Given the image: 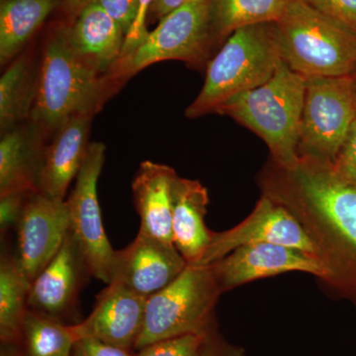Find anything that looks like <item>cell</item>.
Returning <instances> with one entry per match:
<instances>
[{
    "mask_svg": "<svg viewBox=\"0 0 356 356\" xmlns=\"http://www.w3.org/2000/svg\"><path fill=\"white\" fill-rule=\"evenodd\" d=\"M257 184L305 229L329 273L325 285L356 307V184L332 163L310 156L290 166L269 159Z\"/></svg>",
    "mask_w": 356,
    "mask_h": 356,
    "instance_id": "cell-1",
    "label": "cell"
},
{
    "mask_svg": "<svg viewBox=\"0 0 356 356\" xmlns=\"http://www.w3.org/2000/svg\"><path fill=\"white\" fill-rule=\"evenodd\" d=\"M118 88L109 74H98L79 57L70 43V23H62L44 41L30 121L54 133L70 117L95 115Z\"/></svg>",
    "mask_w": 356,
    "mask_h": 356,
    "instance_id": "cell-2",
    "label": "cell"
},
{
    "mask_svg": "<svg viewBox=\"0 0 356 356\" xmlns=\"http://www.w3.org/2000/svg\"><path fill=\"white\" fill-rule=\"evenodd\" d=\"M306 77L280 58L273 76L259 88L235 96L216 110L261 138L276 165L299 159L298 144Z\"/></svg>",
    "mask_w": 356,
    "mask_h": 356,
    "instance_id": "cell-3",
    "label": "cell"
},
{
    "mask_svg": "<svg viewBox=\"0 0 356 356\" xmlns=\"http://www.w3.org/2000/svg\"><path fill=\"white\" fill-rule=\"evenodd\" d=\"M280 58L305 77L356 76V33L306 0H289L274 22Z\"/></svg>",
    "mask_w": 356,
    "mask_h": 356,
    "instance_id": "cell-4",
    "label": "cell"
},
{
    "mask_svg": "<svg viewBox=\"0 0 356 356\" xmlns=\"http://www.w3.org/2000/svg\"><path fill=\"white\" fill-rule=\"evenodd\" d=\"M280 58L274 22L236 30L206 65L202 89L185 116L216 113L228 100L267 83Z\"/></svg>",
    "mask_w": 356,
    "mask_h": 356,
    "instance_id": "cell-5",
    "label": "cell"
},
{
    "mask_svg": "<svg viewBox=\"0 0 356 356\" xmlns=\"http://www.w3.org/2000/svg\"><path fill=\"white\" fill-rule=\"evenodd\" d=\"M222 292L209 266H188L172 283L147 298L144 325L134 350L218 329L215 309Z\"/></svg>",
    "mask_w": 356,
    "mask_h": 356,
    "instance_id": "cell-6",
    "label": "cell"
},
{
    "mask_svg": "<svg viewBox=\"0 0 356 356\" xmlns=\"http://www.w3.org/2000/svg\"><path fill=\"white\" fill-rule=\"evenodd\" d=\"M216 46L211 21V0H194L159 20L137 49L119 58L109 76L119 86L136 74L163 60H181L191 67L209 62Z\"/></svg>",
    "mask_w": 356,
    "mask_h": 356,
    "instance_id": "cell-7",
    "label": "cell"
},
{
    "mask_svg": "<svg viewBox=\"0 0 356 356\" xmlns=\"http://www.w3.org/2000/svg\"><path fill=\"white\" fill-rule=\"evenodd\" d=\"M355 118L353 77H306L299 156L334 163Z\"/></svg>",
    "mask_w": 356,
    "mask_h": 356,
    "instance_id": "cell-8",
    "label": "cell"
},
{
    "mask_svg": "<svg viewBox=\"0 0 356 356\" xmlns=\"http://www.w3.org/2000/svg\"><path fill=\"white\" fill-rule=\"evenodd\" d=\"M103 143L89 144L88 154L76 178V185L65 200L70 218V232L76 241L88 264L91 277L109 284L112 248L102 224L97 184L105 161Z\"/></svg>",
    "mask_w": 356,
    "mask_h": 356,
    "instance_id": "cell-9",
    "label": "cell"
},
{
    "mask_svg": "<svg viewBox=\"0 0 356 356\" xmlns=\"http://www.w3.org/2000/svg\"><path fill=\"white\" fill-rule=\"evenodd\" d=\"M266 243L298 248L317 257L298 220L284 206L261 194L254 209L240 224L227 231H212L209 245L195 266H210L236 248Z\"/></svg>",
    "mask_w": 356,
    "mask_h": 356,
    "instance_id": "cell-10",
    "label": "cell"
},
{
    "mask_svg": "<svg viewBox=\"0 0 356 356\" xmlns=\"http://www.w3.org/2000/svg\"><path fill=\"white\" fill-rule=\"evenodd\" d=\"M222 294L262 278L286 273L311 274L325 284L329 273L315 255L276 243H254L236 248L210 264Z\"/></svg>",
    "mask_w": 356,
    "mask_h": 356,
    "instance_id": "cell-11",
    "label": "cell"
},
{
    "mask_svg": "<svg viewBox=\"0 0 356 356\" xmlns=\"http://www.w3.org/2000/svg\"><path fill=\"white\" fill-rule=\"evenodd\" d=\"M70 232L65 200L30 193L16 227V259L27 280L33 282L57 254Z\"/></svg>",
    "mask_w": 356,
    "mask_h": 356,
    "instance_id": "cell-12",
    "label": "cell"
},
{
    "mask_svg": "<svg viewBox=\"0 0 356 356\" xmlns=\"http://www.w3.org/2000/svg\"><path fill=\"white\" fill-rule=\"evenodd\" d=\"M187 266L172 243L138 233L130 245L115 250L110 283H121L149 298L172 283Z\"/></svg>",
    "mask_w": 356,
    "mask_h": 356,
    "instance_id": "cell-13",
    "label": "cell"
},
{
    "mask_svg": "<svg viewBox=\"0 0 356 356\" xmlns=\"http://www.w3.org/2000/svg\"><path fill=\"white\" fill-rule=\"evenodd\" d=\"M88 277V264L69 232L57 254L31 283L28 310L64 322L76 313L79 293Z\"/></svg>",
    "mask_w": 356,
    "mask_h": 356,
    "instance_id": "cell-14",
    "label": "cell"
},
{
    "mask_svg": "<svg viewBox=\"0 0 356 356\" xmlns=\"http://www.w3.org/2000/svg\"><path fill=\"white\" fill-rule=\"evenodd\" d=\"M147 298L118 282H111L96 297L93 311L72 325L77 341L95 337L104 343L134 350L145 320Z\"/></svg>",
    "mask_w": 356,
    "mask_h": 356,
    "instance_id": "cell-15",
    "label": "cell"
},
{
    "mask_svg": "<svg viewBox=\"0 0 356 356\" xmlns=\"http://www.w3.org/2000/svg\"><path fill=\"white\" fill-rule=\"evenodd\" d=\"M92 114L70 117L54 132L44 147L37 191L44 196L65 200L67 188L76 178L88 154Z\"/></svg>",
    "mask_w": 356,
    "mask_h": 356,
    "instance_id": "cell-16",
    "label": "cell"
},
{
    "mask_svg": "<svg viewBox=\"0 0 356 356\" xmlns=\"http://www.w3.org/2000/svg\"><path fill=\"white\" fill-rule=\"evenodd\" d=\"M177 177L170 166L146 161L140 163L132 182L139 233L172 245V184Z\"/></svg>",
    "mask_w": 356,
    "mask_h": 356,
    "instance_id": "cell-17",
    "label": "cell"
},
{
    "mask_svg": "<svg viewBox=\"0 0 356 356\" xmlns=\"http://www.w3.org/2000/svg\"><path fill=\"white\" fill-rule=\"evenodd\" d=\"M125 33L100 6L89 3L70 23V43L79 57L102 76H107L118 62L125 42Z\"/></svg>",
    "mask_w": 356,
    "mask_h": 356,
    "instance_id": "cell-18",
    "label": "cell"
},
{
    "mask_svg": "<svg viewBox=\"0 0 356 356\" xmlns=\"http://www.w3.org/2000/svg\"><path fill=\"white\" fill-rule=\"evenodd\" d=\"M207 188L198 180L177 177L172 184L173 245L187 264L195 266L209 245L212 231L205 224Z\"/></svg>",
    "mask_w": 356,
    "mask_h": 356,
    "instance_id": "cell-19",
    "label": "cell"
},
{
    "mask_svg": "<svg viewBox=\"0 0 356 356\" xmlns=\"http://www.w3.org/2000/svg\"><path fill=\"white\" fill-rule=\"evenodd\" d=\"M46 134L30 123L2 134L0 140V195L37 191Z\"/></svg>",
    "mask_w": 356,
    "mask_h": 356,
    "instance_id": "cell-20",
    "label": "cell"
},
{
    "mask_svg": "<svg viewBox=\"0 0 356 356\" xmlns=\"http://www.w3.org/2000/svg\"><path fill=\"white\" fill-rule=\"evenodd\" d=\"M60 0H1L0 63L6 65L24 48Z\"/></svg>",
    "mask_w": 356,
    "mask_h": 356,
    "instance_id": "cell-21",
    "label": "cell"
},
{
    "mask_svg": "<svg viewBox=\"0 0 356 356\" xmlns=\"http://www.w3.org/2000/svg\"><path fill=\"white\" fill-rule=\"evenodd\" d=\"M39 69L30 54L18 56L0 79V129L6 133L31 119Z\"/></svg>",
    "mask_w": 356,
    "mask_h": 356,
    "instance_id": "cell-22",
    "label": "cell"
},
{
    "mask_svg": "<svg viewBox=\"0 0 356 356\" xmlns=\"http://www.w3.org/2000/svg\"><path fill=\"white\" fill-rule=\"evenodd\" d=\"M31 282L21 270L15 254L2 252L0 261V341L20 343L28 312Z\"/></svg>",
    "mask_w": 356,
    "mask_h": 356,
    "instance_id": "cell-23",
    "label": "cell"
},
{
    "mask_svg": "<svg viewBox=\"0 0 356 356\" xmlns=\"http://www.w3.org/2000/svg\"><path fill=\"white\" fill-rule=\"evenodd\" d=\"M289 0H211V21L216 44L248 26L280 19Z\"/></svg>",
    "mask_w": 356,
    "mask_h": 356,
    "instance_id": "cell-24",
    "label": "cell"
},
{
    "mask_svg": "<svg viewBox=\"0 0 356 356\" xmlns=\"http://www.w3.org/2000/svg\"><path fill=\"white\" fill-rule=\"evenodd\" d=\"M77 337L72 325L28 310L20 344L25 356H72Z\"/></svg>",
    "mask_w": 356,
    "mask_h": 356,
    "instance_id": "cell-25",
    "label": "cell"
},
{
    "mask_svg": "<svg viewBox=\"0 0 356 356\" xmlns=\"http://www.w3.org/2000/svg\"><path fill=\"white\" fill-rule=\"evenodd\" d=\"M206 334H188L156 341L140 348L136 356H196Z\"/></svg>",
    "mask_w": 356,
    "mask_h": 356,
    "instance_id": "cell-26",
    "label": "cell"
},
{
    "mask_svg": "<svg viewBox=\"0 0 356 356\" xmlns=\"http://www.w3.org/2000/svg\"><path fill=\"white\" fill-rule=\"evenodd\" d=\"M30 193L32 192L15 191L0 195V232L2 238L11 229H16Z\"/></svg>",
    "mask_w": 356,
    "mask_h": 356,
    "instance_id": "cell-27",
    "label": "cell"
},
{
    "mask_svg": "<svg viewBox=\"0 0 356 356\" xmlns=\"http://www.w3.org/2000/svg\"><path fill=\"white\" fill-rule=\"evenodd\" d=\"M344 27L356 33V0H306Z\"/></svg>",
    "mask_w": 356,
    "mask_h": 356,
    "instance_id": "cell-28",
    "label": "cell"
},
{
    "mask_svg": "<svg viewBox=\"0 0 356 356\" xmlns=\"http://www.w3.org/2000/svg\"><path fill=\"white\" fill-rule=\"evenodd\" d=\"M332 165L339 175L356 184V118Z\"/></svg>",
    "mask_w": 356,
    "mask_h": 356,
    "instance_id": "cell-29",
    "label": "cell"
},
{
    "mask_svg": "<svg viewBox=\"0 0 356 356\" xmlns=\"http://www.w3.org/2000/svg\"><path fill=\"white\" fill-rule=\"evenodd\" d=\"M154 0H139L137 15L125 37L121 57H125L140 46L147 35V19Z\"/></svg>",
    "mask_w": 356,
    "mask_h": 356,
    "instance_id": "cell-30",
    "label": "cell"
},
{
    "mask_svg": "<svg viewBox=\"0 0 356 356\" xmlns=\"http://www.w3.org/2000/svg\"><path fill=\"white\" fill-rule=\"evenodd\" d=\"M72 356H136L129 348H120L95 339L81 337L74 343Z\"/></svg>",
    "mask_w": 356,
    "mask_h": 356,
    "instance_id": "cell-31",
    "label": "cell"
},
{
    "mask_svg": "<svg viewBox=\"0 0 356 356\" xmlns=\"http://www.w3.org/2000/svg\"><path fill=\"white\" fill-rule=\"evenodd\" d=\"M98 2L127 35L137 15L139 0H98Z\"/></svg>",
    "mask_w": 356,
    "mask_h": 356,
    "instance_id": "cell-32",
    "label": "cell"
},
{
    "mask_svg": "<svg viewBox=\"0 0 356 356\" xmlns=\"http://www.w3.org/2000/svg\"><path fill=\"white\" fill-rule=\"evenodd\" d=\"M196 356H248L241 346L229 343L220 334L218 329L206 334Z\"/></svg>",
    "mask_w": 356,
    "mask_h": 356,
    "instance_id": "cell-33",
    "label": "cell"
},
{
    "mask_svg": "<svg viewBox=\"0 0 356 356\" xmlns=\"http://www.w3.org/2000/svg\"><path fill=\"white\" fill-rule=\"evenodd\" d=\"M191 1H194V0H154L151 10H149V15L156 19L161 20L172 11L177 10L179 7Z\"/></svg>",
    "mask_w": 356,
    "mask_h": 356,
    "instance_id": "cell-34",
    "label": "cell"
},
{
    "mask_svg": "<svg viewBox=\"0 0 356 356\" xmlns=\"http://www.w3.org/2000/svg\"><path fill=\"white\" fill-rule=\"evenodd\" d=\"M95 0H60L58 8L65 14V17L70 20V23L76 19L79 13L91 2Z\"/></svg>",
    "mask_w": 356,
    "mask_h": 356,
    "instance_id": "cell-35",
    "label": "cell"
},
{
    "mask_svg": "<svg viewBox=\"0 0 356 356\" xmlns=\"http://www.w3.org/2000/svg\"><path fill=\"white\" fill-rule=\"evenodd\" d=\"M0 356H25L20 343H1Z\"/></svg>",
    "mask_w": 356,
    "mask_h": 356,
    "instance_id": "cell-36",
    "label": "cell"
},
{
    "mask_svg": "<svg viewBox=\"0 0 356 356\" xmlns=\"http://www.w3.org/2000/svg\"><path fill=\"white\" fill-rule=\"evenodd\" d=\"M353 81H355V93H356V76L353 77Z\"/></svg>",
    "mask_w": 356,
    "mask_h": 356,
    "instance_id": "cell-37",
    "label": "cell"
}]
</instances>
